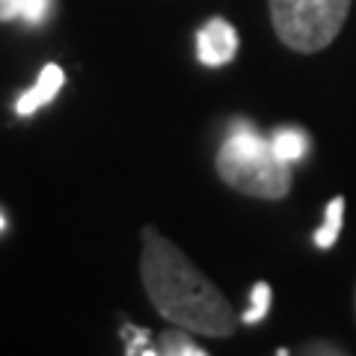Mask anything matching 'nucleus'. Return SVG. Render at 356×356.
Masks as SVG:
<instances>
[{
    "label": "nucleus",
    "instance_id": "f257e3e1",
    "mask_svg": "<svg viewBox=\"0 0 356 356\" xmlns=\"http://www.w3.org/2000/svg\"><path fill=\"white\" fill-rule=\"evenodd\" d=\"M140 280L152 309L172 327L193 336L232 339L241 330V315L229 297L187 259L184 250L154 226L140 232Z\"/></svg>",
    "mask_w": 356,
    "mask_h": 356
},
{
    "label": "nucleus",
    "instance_id": "f03ea898",
    "mask_svg": "<svg viewBox=\"0 0 356 356\" xmlns=\"http://www.w3.org/2000/svg\"><path fill=\"white\" fill-rule=\"evenodd\" d=\"M214 166L222 184L250 199L280 202L294 187L291 163L276 152L273 137H261L247 125L235 128L222 140Z\"/></svg>",
    "mask_w": 356,
    "mask_h": 356
},
{
    "label": "nucleus",
    "instance_id": "7ed1b4c3",
    "mask_svg": "<svg viewBox=\"0 0 356 356\" xmlns=\"http://www.w3.org/2000/svg\"><path fill=\"white\" fill-rule=\"evenodd\" d=\"M353 0H267L273 33L288 51L318 54L330 48L348 21Z\"/></svg>",
    "mask_w": 356,
    "mask_h": 356
},
{
    "label": "nucleus",
    "instance_id": "20e7f679",
    "mask_svg": "<svg viewBox=\"0 0 356 356\" xmlns=\"http://www.w3.org/2000/svg\"><path fill=\"white\" fill-rule=\"evenodd\" d=\"M196 51H199V63L205 65H222V63H232L238 51V33L229 21L214 18L211 24L199 33L196 39Z\"/></svg>",
    "mask_w": 356,
    "mask_h": 356
},
{
    "label": "nucleus",
    "instance_id": "39448f33",
    "mask_svg": "<svg viewBox=\"0 0 356 356\" xmlns=\"http://www.w3.org/2000/svg\"><path fill=\"white\" fill-rule=\"evenodd\" d=\"M63 83H65V74H63V69L60 65H44V72L39 74V81H36V86L30 89V92H24L18 98V104H15V110H18V116H30L33 110H39V107H44L51 102L54 95L63 89Z\"/></svg>",
    "mask_w": 356,
    "mask_h": 356
},
{
    "label": "nucleus",
    "instance_id": "423d86ee",
    "mask_svg": "<svg viewBox=\"0 0 356 356\" xmlns=\"http://www.w3.org/2000/svg\"><path fill=\"white\" fill-rule=\"evenodd\" d=\"M152 356H208V350L202 344H196L193 332L172 327V330H163L152 341Z\"/></svg>",
    "mask_w": 356,
    "mask_h": 356
},
{
    "label": "nucleus",
    "instance_id": "0eeeda50",
    "mask_svg": "<svg viewBox=\"0 0 356 356\" xmlns=\"http://www.w3.org/2000/svg\"><path fill=\"white\" fill-rule=\"evenodd\" d=\"M341 217H344V199L336 196L332 202L327 205V217H324V226L315 232V247L318 250H330L332 243L339 241V232H341Z\"/></svg>",
    "mask_w": 356,
    "mask_h": 356
},
{
    "label": "nucleus",
    "instance_id": "6e6552de",
    "mask_svg": "<svg viewBox=\"0 0 356 356\" xmlns=\"http://www.w3.org/2000/svg\"><path fill=\"white\" fill-rule=\"evenodd\" d=\"M273 146L288 163H294V161H300L306 154L309 140H306V134L300 128H282V131L273 134Z\"/></svg>",
    "mask_w": 356,
    "mask_h": 356
},
{
    "label": "nucleus",
    "instance_id": "1a4fd4ad",
    "mask_svg": "<svg viewBox=\"0 0 356 356\" xmlns=\"http://www.w3.org/2000/svg\"><path fill=\"white\" fill-rule=\"evenodd\" d=\"M250 297H252L250 312H243L241 321H243V324H259V321L267 315V309H270V285L259 282V285H255L252 291H250Z\"/></svg>",
    "mask_w": 356,
    "mask_h": 356
},
{
    "label": "nucleus",
    "instance_id": "9d476101",
    "mask_svg": "<svg viewBox=\"0 0 356 356\" xmlns=\"http://www.w3.org/2000/svg\"><path fill=\"white\" fill-rule=\"evenodd\" d=\"M125 353L128 356H143V353H149L152 356V332L149 330H140V327H125Z\"/></svg>",
    "mask_w": 356,
    "mask_h": 356
},
{
    "label": "nucleus",
    "instance_id": "9b49d317",
    "mask_svg": "<svg viewBox=\"0 0 356 356\" xmlns=\"http://www.w3.org/2000/svg\"><path fill=\"white\" fill-rule=\"evenodd\" d=\"M24 15V0H0V21H15Z\"/></svg>",
    "mask_w": 356,
    "mask_h": 356
},
{
    "label": "nucleus",
    "instance_id": "f8f14e48",
    "mask_svg": "<svg viewBox=\"0 0 356 356\" xmlns=\"http://www.w3.org/2000/svg\"><path fill=\"white\" fill-rule=\"evenodd\" d=\"M44 13H48V0H24V15L21 18H27V21H42L44 18Z\"/></svg>",
    "mask_w": 356,
    "mask_h": 356
},
{
    "label": "nucleus",
    "instance_id": "ddd939ff",
    "mask_svg": "<svg viewBox=\"0 0 356 356\" xmlns=\"http://www.w3.org/2000/svg\"><path fill=\"white\" fill-rule=\"evenodd\" d=\"M303 353H309V356H315V353H344V348H332V341H312V344H306L303 348Z\"/></svg>",
    "mask_w": 356,
    "mask_h": 356
},
{
    "label": "nucleus",
    "instance_id": "4468645a",
    "mask_svg": "<svg viewBox=\"0 0 356 356\" xmlns=\"http://www.w3.org/2000/svg\"><path fill=\"white\" fill-rule=\"evenodd\" d=\"M353 318H356V285H353Z\"/></svg>",
    "mask_w": 356,
    "mask_h": 356
},
{
    "label": "nucleus",
    "instance_id": "2eb2a0df",
    "mask_svg": "<svg viewBox=\"0 0 356 356\" xmlns=\"http://www.w3.org/2000/svg\"><path fill=\"white\" fill-rule=\"evenodd\" d=\"M0 229H3V217H0Z\"/></svg>",
    "mask_w": 356,
    "mask_h": 356
}]
</instances>
